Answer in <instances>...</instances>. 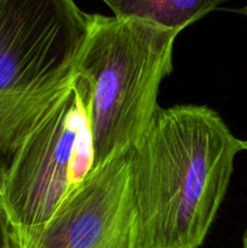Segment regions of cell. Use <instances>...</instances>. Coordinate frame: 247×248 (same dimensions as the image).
I'll return each instance as SVG.
<instances>
[{
    "mask_svg": "<svg viewBox=\"0 0 247 248\" xmlns=\"http://www.w3.org/2000/svg\"><path fill=\"white\" fill-rule=\"evenodd\" d=\"M90 21L74 0H0V165L74 80Z\"/></svg>",
    "mask_w": 247,
    "mask_h": 248,
    "instance_id": "3957f363",
    "label": "cell"
},
{
    "mask_svg": "<svg viewBox=\"0 0 247 248\" xmlns=\"http://www.w3.org/2000/svg\"><path fill=\"white\" fill-rule=\"evenodd\" d=\"M114 16L153 22L182 31L228 0H103Z\"/></svg>",
    "mask_w": 247,
    "mask_h": 248,
    "instance_id": "8992f818",
    "label": "cell"
},
{
    "mask_svg": "<svg viewBox=\"0 0 247 248\" xmlns=\"http://www.w3.org/2000/svg\"><path fill=\"white\" fill-rule=\"evenodd\" d=\"M93 164L89 97L75 74L0 165V210L9 236L46 224Z\"/></svg>",
    "mask_w": 247,
    "mask_h": 248,
    "instance_id": "277c9868",
    "label": "cell"
},
{
    "mask_svg": "<svg viewBox=\"0 0 247 248\" xmlns=\"http://www.w3.org/2000/svg\"><path fill=\"white\" fill-rule=\"evenodd\" d=\"M242 248H247V229L245 230L244 236H242Z\"/></svg>",
    "mask_w": 247,
    "mask_h": 248,
    "instance_id": "ba28073f",
    "label": "cell"
},
{
    "mask_svg": "<svg viewBox=\"0 0 247 248\" xmlns=\"http://www.w3.org/2000/svg\"><path fill=\"white\" fill-rule=\"evenodd\" d=\"M12 248H137L130 153L92 170L43 227Z\"/></svg>",
    "mask_w": 247,
    "mask_h": 248,
    "instance_id": "5b68a950",
    "label": "cell"
},
{
    "mask_svg": "<svg viewBox=\"0 0 247 248\" xmlns=\"http://www.w3.org/2000/svg\"><path fill=\"white\" fill-rule=\"evenodd\" d=\"M240 12H241V14H242V15H245V16H246V17H247V4H246V5H245V6H244V7H242V9H241V10H240Z\"/></svg>",
    "mask_w": 247,
    "mask_h": 248,
    "instance_id": "9c48e42d",
    "label": "cell"
},
{
    "mask_svg": "<svg viewBox=\"0 0 247 248\" xmlns=\"http://www.w3.org/2000/svg\"><path fill=\"white\" fill-rule=\"evenodd\" d=\"M244 150H247V140H244Z\"/></svg>",
    "mask_w": 247,
    "mask_h": 248,
    "instance_id": "30bf717a",
    "label": "cell"
},
{
    "mask_svg": "<svg viewBox=\"0 0 247 248\" xmlns=\"http://www.w3.org/2000/svg\"><path fill=\"white\" fill-rule=\"evenodd\" d=\"M0 248H12L6 223H5L4 217H2L1 210H0Z\"/></svg>",
    "mask_w": 247,
    "mask_h": 248,
    "instance_id": "52a82bcc",
    "label": "cell"
},
{
    "mask_svg": "<svg viewBox=\"0 0 247 248\" xmlns=\"http://www.w3.org/2000/svg\"><path fill=\"white\" fill-rule=\"evenodd\" d=\"M181 33L137 18L91 15L75 74L89 97L93 170L127 154L159 110Z\"/></svg>",
    "mask_w": 247,
    "mask_h": 248,
    "instance_id": "7a4b0ae2",
    "label": "cell"
},
{
    "mask_svg": "<svg viewBox=\"0 0 247 248\" xmlns=\"http://www.w3.org/2000/svg\"><path fill=\"white\" fill-rule=\"evenodd\" d=\"M244 140L206 106L159 108L130 152L137 248H199Z\"/></svg>",
    "mask_w": 247,
    "mask_h": 248,
    "instance_id": "6da1fadb",
    "label": "cell"
}]
</instances>
